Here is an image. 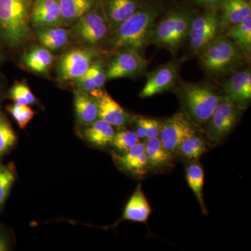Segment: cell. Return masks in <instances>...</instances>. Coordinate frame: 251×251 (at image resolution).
Wrapping results in <instances>:
<instances>
[{"label":"cell","instance_id":"21","mask_svg":"<svg viewBox=\"0 0 251 251\" xmlns=\"http://www.w3.org/2000/svg\"><path fill=\"white\" fill-rule=\"evenodd\" d=\"M63 24L75 25L98 4L100 0H59Z\"/></svg>","mask_w":251,"mask_h":251},{"label":"cell","instance_id":"31","mask_svg":"<svg viewBox=\"0 0 251 251\" xmlns=\"http://www.w3.org/2000/svg\"><path fill=\"white\" fill-rule=\"evenodd\" d=\"M15 181L16 175L12 168L0 163V210L4 205Z\"/></svg>","mask_w":251,"mask_h":251},{"label":"cell","instance_id":"5","mask_svg":"<svg viewBox=\"0 0 251 251\" xmlns=\"http://www.w3.org/2000/svg\"><path fill=\"white\" fill-rule=\"evenodd\" d=\"M34 0H0V36L7 45L17 47L30 34Z\"/></svg>","mask_w":251,"mask_h":251},{"label":"cell","instance_id":"15","mask_svg":"<svg viewBox=\"0 0 251 251\" xmlns=\"http://www.w3.org/2000/svg\"><path fill=\"white\" fill-rule=\"evenodd\" d=\"M31 23L36 27L62 26V10L59 0H34Z\"/></svg>","mask_w":251,"mask_h":251},{"label":"cell","instance_id":"10","mask_svg":"<svg viewBox=\"0 0 251 251\" xmlns=\"http://www.w3.org/2000/svg\"><path fill=\"white\" fill-rule=\"evenodd\" d=\"M117 52L106 67L107 80L136 77L146 70L148 62L142 52L133 49L119 50Z\"/></svg>","mask_w":251,"mask_h":251},{"label":"cell","instance_id":"28","mask_svg":"<svg viewBox=\"0 0 251 251\" xmlns=\"http://www.w3.org/2000/svg\"><path fill=\"white\" fill-rule=\"evenodd\" d=\"M206 150V143L197 132L194 131L185 137L179 144L177 151L188 159H195L202 156Z\"/></svg>","mask_w":251,"mask_h":251},{"label":"cell","instance_id":"27","mask_svg":"<svg viewBox=\"0 0 251 251\" xmlns=\"http://www.w3.org/2000/svg\"><path fill=\"white\" fill-rule=\"evenodd\" d=\"M145 148L150 166L160 168L166 166L171 161V154L163 148L159 137L147 139Z\"/></svg>","mask_w":251,"mask_h":251},{"label":"cell","instance_id":"6","mask_svg":"<svg viewBox=\"0 0 251 251\" xmlns=\"http://www.w3.org/2000/svg\"><path fill=\"white\" fill-rule=\"evenodd\" d=\"M113 31L102 5L101 0L92 11L80 18L72 30L74 36L87 47H95L110 37Z\"/></svg>","mask_w":251,"mask_h":251},{"label":"cell","instance_id":"11","mask_svg":"<svg viewBox=\"0 0 251 251\" xmlns=\"http://www.w3.org/2000/svg\"><path fill=\"white\" fill-rule=\"evenodd\" d=\"M196 126L184 111L178 112L162 122L159 138L163 148L171 154L177 151L185 137L196 131Z\"/></svg>","mask_w":251,"mask_h":251},{"label":"cell","instance_id":"22","mask_svg":"<svg viewBox=\"0 0 251 251\" xmlns=\"http://www.w3.org/2000/svg\"><path fill=\"white\" fill-rule=\"evenodd\" d=\"M36 35L43 47L50 50L62 49L67 45L70 32L62 26L36 27Z\"/></svg>","mask_w":251,"mask_h":251},{"label":"cell","instance_id":"33","mask_svg":"<svg viewBox=\"0 0 251 251\" xmlns=\"http://www.w3.org/2000/svg\"><path fill=\"white\" fill-rule=\"evenodd\" d=\"M9 97L14 103L23 105H32L36 100L35 96L31 92L29 86L24 82H19L13 86L10 90Z\"/></svg>","mask_w":251,"mask_h":251},{"label":"cell","instance_id":"14","mask_svg":"<svg viewBox=\"0 0 251 251\" xmlns=\"http://www.w3.org/2000/svg\"><path fill=\"white\" fill-rule=\"evenodd\" d=\"M90 94L97 104L99 119H101L113 126H122L126 123L128 120L126 113L108 92L98 89Z\"/></svg>","mask_w":251,"mask_h":251},{"label":"cell","instance_id":"26","mask_svg":"<svg viewBox=\"0 0 251 251\" xmlns=\"http://www.w3.org/2000/svg\"><path fill=\"white\" fill-rule=\"evenodd\" d=\"M186 181L192 190L201 206L203 214H206V209L203 198V187L204 183V173L202 166L198 163H192L186 168Z\"/></svg>","mask_w":251,"mask_h":251},{"label":"cell","instance_id":"7","mask_svg":"<svg viewBox=\"0 0 251 251\" xmlns=\"http://www.w3.org/2000/svg\"><path fill=\"white\" fill-rule=\"evenodd\" d=\"M223 34L219 7L204 8L193 18L188 39L194 54H199L203 49L218 36Z\"/></svg>","mask_w":251,"mask_h":251},{"label":"cell","instance_id":"2","mask_svg":"<svg viewBox=\"0 0 251 251\" xmlns=\"http://www.w3.org/2000/svg\"><path fill=\"white\" fill-rule=\"evenodd\" d=\"M198 10L187 5H176L165 10L156 21L150 44L176 54L188 39L190 27Z\"/></svg>","mask_w":251,"mask_h":251},{"label":"cell","instance_id":"35","mask_svg":"<svg viewBox=\"0 0 251 251\" xmlns=\"http://www.w3.org/2000/svg\"><path fill=\"white\" fill-rule=\"evenodd\" d=\"M86 74L92 79L97 89H102L106 82V67L100 59L91 66Z\"/></svg>","mask_w":251,"mask_h":251},{"label":"cell","instance_id":"29","mask_svg":"<svg viewBox=\"0 0 251 251\" xmlns=\"http://www.w3.org/2000/svg\"><path fill=\"white\" fill-rule=\"evenodd\" d=\"M135 133L139 138H152L159 136L162 122L143 116L134 118Z\"/></svg>","mask_w":251,"mask_h":251},{"label":"cell","instance_id":"9","mask_svg":"<svg viewBox=\"0 0 251 251\" xmlns=\"http://www.w3.org/2000/svg\"><path fill=\"white\" fill-rule=\"evenodd\" d=\"M242 110L224 96L206 123L207 138L215 143L224 139L237 125Z\"/></svg>","mask_w":251,"mask_h":251},{"label":"cell","instance_id":"23","mask_svg":"<svg viewBox=\"0 0 251 251\" xmlns=\"http://www.w3.org/2000/svg\"><path fill=\"white\" fill-rule=\"evenodd\" d=\"M115 134L113 126L101 119L87 126L83 131L85 139L98 147H105L112 144Z\"/></svg>","mask_w":251,"mask_h":251},{"label":"cell","instance_id":"30","mask_svg":"<svg viewBox=\"0 0 251 251\" xmlns=\"http://www.w3.org/2000/svg\"><path fill=\"white\" fill-rule=\"evenodd\" d=\"M16 142V135L4 114L0 111V158L12 148Z\"/></svg>","mask_w":251,"mask_h":251},{"label":"cell","instance_id":"25","mask_svg":"<svg viewBox=\"0 0 251 251\" xmlns=\"http://www.w3.org/2000/svg\"><path fill=\"white\" fill-rule=\"evenodd\" d=\"M249 56L251 52V16L224 33Z\"/></svg>","mask_w":251,"mask_h":251},{"label":"cell","instance_id":"13","mask_svg":"<svg viewBox=\"0 0 251 251\" xmlns=\"http://www.w3.org/2000/svg\"><path fill=\"white\" fill-rule=\"evenodd\" d=\"M224 97L241 108H245L251 99V71L239 69L229 74L222 84Z\"/></svg>","mask_w":251,"mask_h":251},{"label":"cell","instance_id":"1","mask_svg":"<svg viewBox=\"0 0 251 251\" xmlns=\"http://www.w3.org/2000/svg\"><path fill=\"white\" fill-rule=\"evenodd\" d=\"M166 9L164 0H143L138 11L112 31L108 40L110 49H133L143 53L150 45L156 21Z\"/></svg>","mask_w":251,"mask_h":251},{"label":"cell","instance_id":"18","mask_svg":"<svg viewBox=\"0 0 251 251\" xmlns=\"http://www.w3.org/2000/svg\"><path fill=\"white\" fill-rule=\"evenodd\" d=\"M151 212V206L139 184L125 206L122 220L146 223Z\"/></svg>","mask_w":251,"mask_h":251},{"label":"cell","instance_id":"12","mask_svg":"<svg viewBox=\"0 0 251 251\" xmlns=\"http://www.w3.org/2000/svg\"><path fill=\"white\" fill-rule=\"evenodd\" d=\"M179 65V62H171L149 73L140 97L148 98L175 88L177 81Z\"/></svg>","mask_w":251,"mask_h":251},{"label":"cell","instance_id":"19","mask_svg":"<svg viewBox=\"0 0 251 251\" xmlns=\"http://www.w3.org/2000/svg\"><path fill=\"white\" fill-rule=\"evenodd\" d=\"M116 159L123 169L132 174L143 176L148 173L150 165L144 143L139 142L125 154L117 156Z\"/></svg>","mask_w":251,"mask_h":251},{"label":"cell","instance_id":"3","mask_svg":"<svg viewBox=\"0 0 251 251\" xmlns=\"http://www.w3.org/2000/svg\"><path fill=\"white\" fill-rule=\"evenodd\" d=\"M175 88L184 112L197 126H205L224 97L209 82L179 80Z\"/></svg>","mask_w":251,"mask_h":251},{"label":"cell","instance_id":"4","mask_svg":"<svg viewBox=\"0 0 251 251\" xmlns=\"http://www.w3.org/2000/svg\"><path fill=\"white\" fill-rule=\"evenodd\" d=\"M203 69L211 77L229 75L244 65L249 56L230 38L223 34L199 54Z\"/></svg>","mask_w":251,"mask_h":251},{"label":"cell","instance_id":"34","mask_svg":"<svg viewBox=\"0 0 251 251\" xmlns=\"http://www.w3.org/2000/svg\"><path fill=\"white\" fill-rule=\"evenodd\" d=\"M139 142V137L135 132L124 130L115 133L112 144L117 150L126 152L130 149L133 148Z\"/></svg>","mask_w":251,"mask_h":251},{"label":"cell","instance_id":"38","mask_svg":"<svg viewBox=\"0 0 251 251\" xmlns=\"http://www.w3.org/2000/svg\"><path fill=\"white\" fill-rule=\"evenodd\" d=\"M9 240L4 231L0 228V251H6L9 249Z\"/></svg>","mask_w":251,"mask_h":251},{"label":"cell","instance_id":"20","mask_svg":"<svg viewBox=\"0 0 251 251\" xmlns=\"http://www.w3.org/2000/svg\"><path fill=\"white\" fill-rule=\"evenodd\" d=\"M74 106L77 121L81 125H90L99 119L98 107L90 94L77 90L75 92Z\"/></svg>","mask_w":251,"mask_h":251},{"label":"cell","instance_id":"36","mask_svg":"<svg viewBox=\"0 0 251 251\" xmlns=\"http://www.w3.org/2000/svg\"><path fill=\"white\" fill-rule=\"evenodd\" d=\"M75 82L78 87V90L87 92V93L90 94L91 92H94V90H98L94 85L92 79L86 74L75 80Z\"/></svg>","mask_w":251,"mask_h":251},{"label":"cell","instance_id":"37","mask_svg":"<svg viewBox=\"0 0 251 251\" xmlns=\"http://www.w3.org/2000/svg\"><path fill=\"white\" fill-rule=\"evenodd\" d=\"M191 4L202 8L219 7L223 0H188Z\"/></svg>","mask_w":251,"mask_h":251},{"label":"cell","instance_id":"17","mask_svg":"<svg viewBox=\"0 0 251 251\" xmlns=\"http://www.w3.org/2000/svg\"><path fill=\"white\" fill-rule=\"evenodd\" d=\"M143 0H101L105 16L113 31L138 11Z\"/></svg>","mask_w":251,"mask_h":251},{"label":"cell","instance_id":"32","mask_svg":"<svg viewBox=\"0 0 251 251\" xmlns=\"http://www.w3.org/2000/svg\"><path fill=\"white\" fill-rule=\"evenodd\" d=\"M7 110L17 122L20 128H25L31 122L35 112L27 105L14 103L7 107Z\"/></svg>","mask_w":251,"mask_h":251},{"label":"cell","instance_id":"8","mask_svg":"<svg viewBox=\"0 0 251 251\" xmlns=\"http://www.w3.org/2000/svg\"><path fill=\"white\" fill-rule=\"evenodd\" d=\"M100 52L95 47L77 48L68 51L59 62L57 70L59 77L64 81L77 80L99 59Z\"/></svg>","mask_w":251,"mask_h":251},{"label":"cell","instance_id":"24","mask_svg":"<svg viewBox=\"0 0 251 251\" xmlns=\"http://www.w3.org/2000/svg\"><path fill=\"white\" fill-rule=\"evenodd\" d=\"M53 55L44 47H34L23 57V64L32 72L47 74L53 62Z\"/></svg>","mask_w":251,"mask_h":251},{"label":"cell","instance_id":"16","mask_svg":"<svg viewBox=\"0 0 251 251\" xmlns=\"http://www.w3.org/2000/svg\"><path fill=\"white\" fill-rule=\"evenodd\" d=\"M221 30L229 28L251 16V0H223L219 6Z\"/></svg>","mask_w":251,"mask_h":251}]
</instances>
